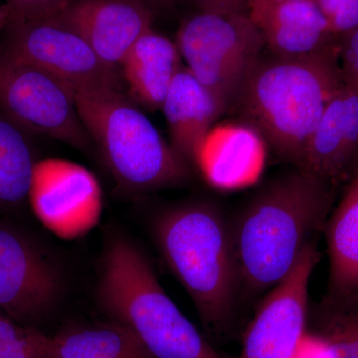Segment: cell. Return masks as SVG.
<instances>
[{
    "label": "cell",
    "instance_id": "cell-1",
    "mask_svg": "<svg viewBox=\"0 0 358 358\" xmlns=\"http://www.w3.org/2000/svg\"><path fill=\"white\" fill-rule=\"evenodd\" d=\"M338 189L294 167L268 181L229 219L241 299L281 282L301 252L322 232Z\"/></svg>",
    "mask_w": 358,
    "mask_h": 358
},
{
    "label": "cell",
    "instance_id": "cell-2",
    "mask_svg": "<svg viewBox=\"0 0 358 358\" xmlns=\"http://www.w3.org/2000/svg\"><path fill=\"white\" fill-rule=\"evenodd\" d=\"M341 49L296 58L263 53L228 113L280 159L300 166L320 117L345 84Z\"/></svg>",
    "mask_w": 358,
    "mask_h": 358
},
{
    "label": "cell",
    "instance_id": "cell-3",
    "mask_svg": "<svg viewBox=\"0 0 358 358\" xmlns=\"http://www.w3.org/2000/svg\"><path fill=\"white\" fill-rule=\"evenodd\" d=\"M152 230L164 262L189 294L204 331L211 336L225 333L241 300L229 219L211 200H187L160 211Z\"/></svg>",
    "mask_w": 358,
    "mask_h": 358
},
{
    "label": "cell",
    "instance_id": "cell-4",
    "mask_svg": "<svg viewBox=\"0 0 358 358\" xmlns=\"http://www.w3.org/2000/svg\"><path fill=\"white\" fill-rule=\"evenodd\" d=\"M96 299L108 320L133 333L155 358H225L169 298L147 254L122 233L108 238Z\"/></svg>",
    "mask_w": 358,
    "mask_h": 358
},
{
    "label": "cell",
    "instance_id": "cell-5",
    "mask_svg": "<svg viewBox=\"0 0 358 358\" xmlns=\"http://www.w3.org/2000/svg\"><path fill=\"white\" fill-rule=\"evenodd\" d=\"M75 98L80 119L122 192H157L192 178V167L117 87L76 90Z\"/></svg>",
    "mask_w": 358,
    "mask_h": 358
},
{
    "label": "cell",
    "instance_id": "cell-6",
    "mask_svg": "<svg viewBox=\"0 0 358 358\" xmlns=\"http://www.w3.org/2000/svg\"><path fill=\"white\" fill-rule=\"evenodd\" d=\"M176 43L186 69L218 99L225 113L266 48L249 14L202 11L181 22Z\"/></svg>",
    "mask_w": 358,
    "mask_h": 358
},
{
    "label": "cell",
    "instance_id": "cell-7",
    "mask_svg": "<svg viewBox=\"0 0 358 358\" xmlns=\"http://www.w3.org/2000/svg\"><path fill=\"white\" fill-rule=\"evenodd\" d=\"M75 92L60 78L0 49V112L28 133L85 150L92 140L78 114Z\"/></svg>",
    "mask_w": 358,
    "mask_h": 358
},
{
    "label": "cell",
    "instance_id": "cell-8",
    "mask_svg": "<svg viewBox=\"0 0 358 358\" xmlns=\"http://www.w3.org/2000/svg\"><path fill=\"white\" fill-rule=\"evenodd\" d=\"M2 50L37 66L76 90L117 87L115 68L70 26L56 17L11 20Z\"/></svg>",
    "mask_w": 358,
    "mask_h": 358
},
{
    "label": "cell",
    "instance_id": "cell-9",
    "mask_svg": "<svg viewBox=\"0 0 358 358\" xmlns=\"http://www.w3.org/2000/svg\"><path fill=\"white\" fill-rule=\"evenodd\" d=\"M317 241L268 291L245 334L239 358H294L307 334L308 285L320 261Z\"/></svg>",
    "mask_w": 358,
    "mask_h": 358
},
{
    "label": "cell",
    "instance_id": "cell-10",
    "mask_svg": "<svg viewBox=\"0 0 358 358\" xmlns=\"http://www.w3.org/2000/svg\"><path fill=\"white\" fill-rule=\"evenodd\" d=\"M62 294L57 268L20 232L0 223V310L16 322L41 319Z\"/></svg>",
    "mask_w": 358,
    "mask_h": 358
},
{
    "label": "cell",
    "instance_id": "cell-11",
    "mask_svg": "<svg viewBox=\"0 0 358 358\" xmlns=\"http://www.w3.org/2000/svg\"><path fill=\"white\" fill-rule=\"evenodd\" d=\"M30 200L37 216L63 235L83 232L100 213L101 190L88 169L62 159L35 164Z\"/></svg>",
    "mask_w": 358,
    "mask_h": 358
},
{
    "label": "cell",
    "instance_id": "cell-12",
    "mask_svg": "<svg viewBox=\"0 0 358 358\" xmlns=\"http://www.w3.org/2000/svg\"><path fill=\"white\" fill-rule=\"evenodd\" d=\"M150 6L148 0H71L52 17L73 28L101 60L117 68L152 28Z\"/></svg>",
    "mask_w": 358,
    "mask_h": 358
},
{
    "label": "cell",
    "instance_id": "cell-13",
    "mask_svg": "<svg viewBox=\"0 0 358 358\" xmlns=\"http://www.w3.org/2000/svg\"><path fill=\"white\" fill-rule=\"evenodd\" d=\"M299 169L341 189L358 171V90L343 84L329 103Z\"/></svg>",
    "mask_w": 358,
    "mask_h": 358
},
{
    "label": "cell",
    "instance_id": "cell-14",
    "mask_svg": "<svg viewBox=\"0 0 358 358\" xmlns=\"http://www.w3.org/2000/svg\"><path fill=\"white\" fill-rule=\"evenodd\" d=\"M249 16L273 55L307 57L341 47L343 39L334 34L315 0H250Z\"/></svg>",
    "mask_w": 358,
    "mask_h": 358
},
{
    "label": "cell",
    "instance_id": "cell-15",
    "mask_svg": "<svg viewBox=\"0 0 358 358\" xmlns=\"http://www.w3.org/2000/svg\"><path fill=\"white\" fill-rule=\"evenodd\" d=\"M162 110L171 145L188 166H196L212 126L225 114L223 106L183 65L169 87Z\"/></svg>",
    "mask_w": 358,
    "mask_h": 358
},
{
    "label": "cell",
    "instance_id": "cell-16",
    "mask_svg": "<svg viewBox=\"0 0 358 358\" xmlns=\"http://www.w3.org/2000/svg\"><path fill=\"white\" fill-rule=\"evenodd\" d=\"M324 232L329 259L324 299H358V171L343 186Z\"/></svg>",
    "mask_w": 358,
    "mask_h": 358
},
{
    "label": "cell",
    "instance_id": "cell-17",
    "mask_svg": "<svg viewBox=\"0 0 358 358\" xmlns=\"http://www.w3.org/2000/svg\"><path fill=\"white\" fill-rule=\"evenodd\" d=\"M176 42L150 28L122 62L129 96L141 107L162 109L174 77L183 67Z\"/></svg>",
    "mask_w": 358,
    "mask_h": 358
},
{
    "label": "cell",
    "instance_id": "cell-18",
    "mask_svg": "<svg viewBox=\"0 0 358 358\" xmlns=\"http://www.w3.org/2000/svg\"><path fill=\"white\" fill-rule=\"evenodd\" d=\"M52 358H155L140 339L114 322L72 326L51 336Z\"/></svg>",
    "mask_w": 358,
    "mask_h": 358
},
{
    "label": "cell",
    "instance_id": "cell-19",
    "mask_svg": "<svg viewBox=\"0 0 358 358\" xmlns=\"http://www.w3.org/2000/svg\"><path fill=\"white\" fill-rule=\"evenodd\" d=\"M28 134L0 112V211L15 208L29 196L36 164Z\"/></svg>",
    "mask_w": 358,
    "mask_h": 358
},
{
    "label": "cell",
    "instance_id": "cell-20",
    "mask_svg": "<svg viewBox=\"0 0 358 358\" xmlns=\"http://www.w3.org/2000/svg\"><path fill=\"white\" fill-rule=\"evenodd\" d=\"M259 136L246 126L210 131L203 143L196 166L204 173L212 185L227 186L228 173H244L253 167L258 155Z\"/></svg>",
    "mask_w": 358,
    "mask_h": 358
},
{
    "label": "cell",
    "instance_id": "cell-21",
    "mask_svg": "<svg viewBox=\"0 0 358 358\" xmlns=\"http://www.w3.org/2000/svg\"><path fill=\"white\" fill-rule=\"evenodd\" d=\"M307 331L320 339L334 358H358V299H322L308 310Z\"/></svg>",
    "mask_w": 358,
    "mask_h": 358
},
{
    "label": "cell",
    "instance_id": "cell-22",
    "mask_svg": "<svg viewBox=\"0 0 358 358\" xmlns=\"http://www.w3.org/2000/svg\"><path fill=\"white\" fill-rule=\"evenodd\" d=\"M0 358H52L51 336L0 313Z\"/></svg>",
    "mask_w": 358,
    "mask_h": 358
},
{
    "label": "cell",
    "instance_id": "cell-23",
    "mask_svg": "<svg viewBox=\"0 0 358 358\" xmlns=\"http://www.w3.org/2000/svg\"><path fill=\"white\" fill-rule=\"evenodd\" d=\"M334 34L341 39L358 26V0H315Z\"/></svg>",
    "mask_w": 358,
    "mask_h": 358
},
{
    "label": "cell",
    "instance_id": "cell-24",
    "mask_svg": "<svg viewBox=\"0 0 358 358\" xmlns=\"http://www.w3.org/2000/svg\"><path fill=\"white\" fill-rule=\"evenodd\" d=\"M71 0H6L11 20H41L57 15Z\"/></svg>",
    "mask_w": 358,
    "mask_h": 358
},
{
    "label": "cell",
    "instance_id": "cell-25",
    "mask_svg": "<svg viewBox=\"0 0 358 358\" xmlns=\"http://www.w3.org/2000/svg\"><path fill=\"white\" fill-rule=\"evenodd\" d=\"M341 67L345 84L358 90V26L343 38Z\"/></svg>",
    "mask_w": 358,
    "mask_h": 358
},
{
    "label": "cell",
    "instance_id": "cell-26",
    "mask_svg": "<svg viewBox=\"0 0 358 358\" xmlns=\"http://www.w3.org/2000/svg\"><path fill=\"white\" fill-rule=\"evenodd\" d=\"M199 11L216 14H249L250 0H192Z\"/></svg>",
    "mask_w": 358,
    "mask_h": 358
},
{
    "label": "cell",
    "instance_id": "cell-27",
    "mask_svg": "<svg viewBox=\"0 0 358 358\" xmlns=\"http://www.w3.org/2000/svg\"><path fill=\"white\" fill-rule=\"evenodd\" d=\"M294 358H334L333 353L320 339L306 334Z\"/></svg>",
    "mask_w": 358,
    "mask_h": 358
},
{
    "label": "cell",
    "instance_id": "cell-28",
    "mask_svg": "<svg viewBox=\"0 0 358 358\" xmlns=\"http://www.w3.org/2000/svg\"><path fill=\"white\" fill-rule=\"evenodd\" d=\"M10 20V11L7 8L6 4L3 6H0V31L6 27Z\"/></svg>",
    "mask_w": 358,
    "mask_h": 358
},
{
    "label": "cell",
    "instance_id": "cell-29",
    "mask_svg": "<svg viewBox=\"0 0 358 358\" xmlns=\"http://www.w3.org/2000/svg\"><path fill=\"white\" fill-rule=\"evenodd\" d=\"M174 1H176V0H152V4L167 6L169 4L173 3Z\"/></svg>",
    "mask_w": 358,
    "mask_h": 358
},
{
    "label": "cell",
    "instance_id": "cell-30",
    "mask_svg": "<svg viewBox=\"0 0 358 358\" xmlns=\"http://www.w3.org/2000/svg\"><path fill=\"white\" fill-rule=\"evenodd\" d=\"M268 2H286V1H296V0H265Z\"/></svg>",
    "mask_w": 358,
    "mask_h": 358
},
{
    "label": "cell",
    "instance_id": "cell-31",
    "mask_svg": "<svg viewBox=\"0 0 358 358\" xmlns=\"http://www.w3.org/2000/svg\"><path fill=\"white\" fill-rule=\"evenodd\" d=\"M148 3L152 4V0H148Z\"/></svg>",
    "mask_w": 358,
    "mask_h": 358
}]
</instances>
